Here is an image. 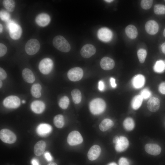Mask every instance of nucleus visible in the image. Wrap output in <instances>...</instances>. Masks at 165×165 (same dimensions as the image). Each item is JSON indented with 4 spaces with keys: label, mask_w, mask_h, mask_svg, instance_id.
Segmentation results:
<instances>
[{
    "label": "nucleus",
    "mask_w": 165,
    "mask_h": 165,
    "mask_svg": "<svg viewBox=\"0 0 165 165\" xmlns=\"http://www.w3.org/2000/svg\"><path fill=\"white\" fill-rule=\"evenodd\" d=\"M99 38L101 41L107 42L110 41L112 36V31L108 28H101L100 29L97 33Z\"/></svg>",
    "instance_id": "obj_11"
},
{
    "label": "nucleus",
    "mask_w": 165,
    "mask_h": 165,
    "mask_svg": "<svg viewBox=\"0 0 165 165\" xmlns=\"http://www.w3.org/2000/svg\"><path fill=\"white\" fill-rule=\"evenodd\" d=\"M7 74L5 71L2 68H0V80H4L6 77Z\"/></svg>",
    "instance_id": "obj_42"
},
{
    "label": "nucleus",
    "mask_w": 165,
    "mask_h": 165,
    "mask_svg": "<svg viewBox=\"0 0 165 165\" xmlns=\"http://www.w3.org/2000/svg\"><path fill=\"white\" fill-rule=\"evenodd\" d=\"M164 1H165V0Z\"/></svg>",
    "instance_id": "obj_56"
},
{
    "label": "nucleus",
    "mask_w": 165,
    "mask_h": 165,
    "mask_svg": "<svg viewBox=\"0 0 165 165\" xmlns=\"http://www.w3.org/2000/svg\"><path fill=\"white\" fill-rule=\"evenodd\" d=\"M119 137L117 136H116L114 137L113 140V142L114 144H116L117 143L119 139Z\"/></svg>",
    "instance_id": "obj_47"
},
{
    "label": "nucleus",
    "mask_w": 165,
    "mask_h": 165,
    "mask_svg": "<svg viewBox=\"0 0 165 165\" xmlns=\"http://www.w3.org/2000/svg\"><path fill=\"white\" fill-rule=\"evenodd\" d=\"M100 65L103 69L109 70L114 68L115 63L114 61L112 58L108 57H104L101 59Z\"/></svg>",
    "instance_id": "obj_18"
},
{
    "label": "nucleus",
    "mask_w": 165,
    "mask_h": 165,
    "mask_svg": "<svg viewBox=\"0 0 165 165\" xmlns=\"http://www.w3.org/2000/svg\"><path fill=\"white\" fill-rule=\"evenodd\" d=\"M153 1L152 0H142L141 2V7L144 9H148L152 6Z\"/></svg>",
    "instance_id": "obj_36"
},
{
    "label": "nucleus",
    "mask_w": 165,
    "mask_h": 165,
    "mask_svg": "<svg viewBox=\"0 0 165 165\" xmlns=\"http://www.w3.org/2000/svg\"><path fill=\"white\" fill-rule=\"evenodd\" d=\"M147 107L148 109L151 112L157 111L160 107L159 99L156 97H151L148 101Z\"/></svg>",
    "instance_id": "obj_19"
},
{
    "label": "nucleus",
    "mask_w": 165,
    "mask_h": 165,
    "mask_svg": "<svg viewBox=\"0 0 165 165\" xmlns=\"http://www.w3.org/2000/svg\"><path fill=\"white\" fill-rule=\"evenodd\" d=\"M140 95L143 99H146L151 97V93L148 89L145 88L141 91Z\"/></svg>",
    "instance_id": "obj_38"
},
{
    "label": "nucleus",
    "mask_w": 165,
    "mask_h": 165,
    "mask_svg": "<svg viewBox=\"0 0 165 165\" xmlns=\"http://www.w3.org/2000/svg\"><path fill=\"white\" fill-rule=\"evenodd\" d=\"M153 10L154 13L156 14H165V6L163 4H156L154 6Z\"/></svg>",
    "instance_id": "obj_34"
},
{
    "label": "nucleus",
    "mask_w": 165,
    "mask_h": 165,
    "mask_svg": "<svg viewBox=\"0 0 165 165\" xmlns=\"http://www.w3.org/2000/svg\"><path fill=\"white\" fill-rule=\"evenodd\" d=\"M1 19L3 21H8L10 17V14L8 12L5 10L2 9L0 12Z\"/></svg>",
    "instance_id": "obj_37"
},
{
    "label": "nucleus",
    "mask_w": 165,
    "mask_h": 165,
    "mask_svg": "<svg viewBox=\"0 0 165 165\" xmlns=\"http://www.w3.org/2000/svg\"><path fill=\"white\" fill-rule=\"evenodd\" d=\"M22 102L23 103H24L25 102V100H22Z\"/></svg>",
    "instance_id": "obj_55"
},
{
    "label": "nucleus",
    "mask_w": 165,
    "mask_h": 165,
    "mask_svg": "<svg viewBox=\"0 0 165 165\" xmlns=\"http://www.w3.org/2000/svg\"><path fill=\"white\" fill-rule=\"evenodd\" d=\"M67 142L71 146L81 144L83 141V138L80 134L77 131L71 132L67 138Z\"/></svg>",
    "instance_id": "obj_8"
},
{
    "label": "nucleus",
    "mask_w": 165,
    "mask_h": 165,
    "mask_svg": "<svg viewBox=\"0 0 165 165\" xmlns=\"http://www.w3.org/2000/svg\"><path fill=\"white\" fill-rule=\"evenodd\" d=\"M101 148L97 145L92 146L89 149L87 153V157L90 160H94L97 159L100 156Z\"/></svg>",
    "instance_id": "obj_17"
},
{
    "label": "nucleus",
    "mask_w": 165,
    "mask_h": 165,
    "mask_svg": "<svg viewBox=\"0 0 165 165\" xmlns=\"http://www.w3.org/2000/svg\"><path fill=\"white\" fill-rule=\"evenodd\" d=\"M0 138L4 142L9 144L14 143L16 139L15 134L7 129H2L0 130Z\"/></svg>",
    "instance_id": "obj_5"
},
{
    "label": "nucleus",
    "mask_w": 165,
    "mask_h": 165,
    "mask_svg": "<svg viewBox=\"0 0 165 165\" xmlns=\"http://www.w3.org/2000/svg\"><path fill=\"white\" fill-rule=\"evenodd\" d=\"M3 5L8 12L13 11L15 7V2L13 0H5L3 1Z\"/></svg>",
    "instance_id": "obj_32"
},
{
    "label": "nucleus",
    "mask_w": 165,
    "mask_h": 165,
    "mask_svg": "<svg viewBox=\"0 0 165 165\" xmlns=\"http://www.w3.org/2000/svg\"><path fill=\"white\" fill-rule=\"evenodd\" d=\"M41 85L39 83H35L32 86L31 89V93L32 96L36 98H39L41 96Z\"/></svg>",
    "instance_id": "obj_27"
},
{
    "label": "nucleus",
    "mask_w": 165,
    "mask_h": 165,
    "mask_svg": "<svg viewBox=\"0 0 165 165\" xmlns=\"http://www.w3.org/2000/svg\"><path fill=\"white\" fill-rule=\"evenodd\" d=\"M119 165H129V163L126 158L123 157L120 158L119 161Z\"/></svg>",
    "instance_id": "obj_40"
},
{
    "label": "nucleus",
    "mask_w": 165,
    "mask_h": 165,
    "mask_svg": "<svg viewBox=\"0 0 165 165\" xmlns=\"http://www.w3.org/2000/svg\"><path fill=\"white\" fill-rule=\"evenodd\" d=\"M53 66V61L48 58H44L40 62L38 68L40 72L44 74H47L51 71Z\"/></svg>",
    "instance_id": "obj_6"
},
{
    "label": "nucleus",
    "mask_w": 165,
    "mask_h": 165,
    "mask_svg": "<svg viewBox=\"0 0 165 165\" xmlns=\"http://www.w3.org/2000/svg\"><path fill=\"white\" fill-rule=\"evenodd\" d=\"M123 127L127 130L131 131L134 128V122L133 119L130 117H127L124 120L123 122Z\"/></svg>",
    "instance_id": "obj_30"
},
{
    "label": "nucleus",
    "mask_w": 165,
    "mask_h": 165,
    "mask_svg": "<svg viewBox=\"0 0 165 165\" xmlns=\"http://www.w3.org/2000/svg\"><path fill=\"white\" fill-rule=\"evenodd\" d=\"M72 100L75 104H78L81 101L82 94L80 91L77 89L73 90L71 92Z\"/></svg>",
    "instance_id": "obj_28"
},
{
    "label": "nucleus",
    "mask_w": 165,
    "mask_h": 165,
    "mask_svg": "<svg viewBox=\"0 0 165 165\" xmlns=\"http://www.w3.org/2000/svg\"><path fill=\"white\" fill-rule=\"evenodd\" d=\"M153 69L155 72L158 73H161L165 70V62L162 60L157 61L155 64Z\"/></svg>",
    "instance_id": "obj_29"
},
{
    "label": "nucleus",
    "mask_w": 165,
    "mask_h": 165,
    "mask_svg": "<svg viewBox=\"0 0 165 165\" xmlns=\"http://www.w3.org/2000/svg\"><path fill=\"white\" fill-rule=\"evenodd\" d=\"M159 90L162 94H165V82L160 83L159 86Z\"/></svg>",
    "instance_id": "obj_41"
},
{
    "label": "nucleus",
    "mask_w": 165,
    "mask_h": 165,
    "mask_svg": "<svg viewBox=\"0 0 165 165\" xmlns=\"http://www.w3.org/2000/svg\"><path fill=\"white\" fill-rule=\"evenodd\" d=\"M114 125L113 122L109 119H103L99 125V128L100 130L104 132L112 127Z\"/></svg>",
    "instance_id": "obj_25"
},
{
    "label": "nucleus",
    "mask_w": 165,
    "mask_h": 165,
    "mask_svg": "<svg viewBox=\"0 0 165 165\" xmlns=\"http://www.w3.org/2000/svg\"><path fill=\"white\" fill-rule=\"evenodd\" d=\"M35 21L39 26L44 27L49 24L50 21V18L47 14L42 13L39 14L36 17Z\"/></svg>",
    "instance_id": "obj_15"
},
{
    "label": "nucleus",
    "mask_w": 165,
    "mask_h": 165,
    "mask_svg": "<svg viewBox=\"0 0 165 165\" xmlns=\"http://www.w3.org/2000/svg\"><path fill=\"white\" fill-rule=\"evenodd\" d=\"M105 2H113V1H114V0H105Z\"/></svg>",
    "instance_id": "obj_52"
},
{
    "label": "nucleus",
    "mask_w": 165,
    "mask_h": 165,
    "mask_svg": "<svg viewBox=\"0 0 165 165\" xmlns=\"http://www.w3.org/2000/svg\"><path fill=\"white\" fill-rule=\"evenodd\" d=\"M22 75L26 82L31 83L35 80V76L31 71L28 68H24L22 71Z\"/></svg>",
    "instance_id": "obj_22"
},
{
    "label": "nucleus",
    "mask_w": 165,
    "mask_h": 165,
    "mask_svg": "<svg viewBox=\"0 0 165 165\" xmlns=\"http://www.w3.org/2000/svg\"><path fill=\"white\" fill-rule=\"evenodd\" d=\"M163 36L165 37V28L163 31Z\"/></svg>",
    "instance_id": "obj_54"
},
{
    "label": "nucleus",
    "mask_w": 165,
    "mask_h": 165,
    "mask_svg": "<svg viewBox=\"0 0 165 165\" xmlns=\"http://www.w3.org/2000/svg\"><path fill=\"white\" fill-rule=\"evenodd\" d=\"M106 107L105 101L100 98H95L92 100L89 105L90 112L95 115L102 113L105 111Z\"/></svg>",
    "instance_id": "obj_1"
},
{
    "label": "nucleus",
    "mask_w": 165,
    "mask_h": 165,
    "mask_svg": "<svg viewBox=\"0 0 165 165\" xmlns=\"http://www.w3.org/2000/svg\"><path fill=\"white\" fill-rule=\"evenodd\" d=\"M7 26L9 30L10 36L12 39L16 40L20 38L22 30L19 25L13 21L9 20L7 21Z\"/></svg>",
    "instance_id": "obj_3"
},
{
    "label": "nucleus",
    "mask_w": 165,
    "mask_h": 165,
    "mask_svg": "<svg viewBox=\"0 0 165 165\" xmlns=\"http://www.w3.org/2000/svg\"><path fill=\"white\" fill-rule=\"evenodd\" d=\"M110 82L111 86L113 88H115L116 86V84L115 83V79L113 78H110Z\"/></svg>",
    "instance_id": "obj_45"
},
{
    "label": "nucleus",
    "mask_w": 165,
    "mask_h": 165,
    "mask_svg": "<svg viewBox=\"0 0 165 165\" xmlns=\"http://www.w3.org/2000/svg\"><path fill=\"white\" fill-rule=\"evenodd\" d=\"M44 156L45 158L47 161H50L52 160V157L49 152H46L44 154Z\"/></svg>",
    "instance_id": "obj_44"
},
{
    "label": "nucleus",
    "mask_w": 165,
    "mask_h": 165,
    "mask_svg": "<svg viewBox=\"0 0 165 165\" xmlns=\"http://www.w3.org/2000/svg\"><path fill=\"white\" fill-rule=\"evenodd\" d=\"M47 165H57V164L55 162H51L48 163Z\"/></svg>",
    "instance_id": "obj_49"
},
{
    "label": "nucleus",
    "mask_w": 165,
    "mask_h": 165,
    "mask_svg": "<svg viewBox=\"0 0 165 165\" xmlns=\"http://www.w3.org/2000/svg\"><path fill=\"white\" fill-rule=\"evenodd\" d=\"M40 48V44L39 41L35 39H31L26 43L25 47L26 53L30 55L36 53Z\"/></svg>",
    "instance_id": "obj_4"
},
{
    "label": "nucleus",
    "mask_w": 165,
    "mask_h": 165,
    "mask_svg": "<svg viewBox=\"0 0 165 165\" xmlns=\"http://www.w3.org/2000/svg\"><path fill=\"white\" fill-rule=\"evenodd\" d=\"M69 103L68 98L66 96H64L60 99L58 104L60 107L62 109H66L68 108Z\"/></svg>",
    "instance_id": "obj_33"
},
{
    "label": "nucleus",
    "mask_w": 165,
    "mask_h": 165,
    "mask_svg": "<svg viewBox=\"0 0 165 165\" xmlns=\"http://www.w3.org/2000/svg\"><path fill=\"white\" fill-rule=\"evenodd\" d=\"M46 144L45 141H40L37 142L35 145L34 152L35 155L39 156L42 155L45 151Z\"/></svg>",
    "instance_id": "obj_23"
},
{
    "label": "nucleus",
    "mask_w": 165,
    "mask_h": 165,
    "mask_svg": "<svg viewBox=\"0 0 165 165\" xmlns=\"http://www.w3.org/2000/svg\"><path fill=\"white\" fill-rule=\"evenodd\" d=\"M145 81L144 76L142 75L138 74L135 76L133 78L132 83L134 88L139 89L143 86Z\"/></svg>",
    "instance_id": "obj_21"
},
{
    "label": "nucleus",
    "mask_w": 165,
    "mask_h": 165,
    "mask_svg": "<svg viewBox=\"0 0 165 165\" xmlns=\"http://www.w3.org/2000/svg\"><path fill=\"white\" fill-rule=\"evenodd\" d=\"M96 52V49L93 45L88 44L84 45L81 48L80 54L82 57L88 58L94 55Z\"/></svg>",
    "instance_id": "obj_10"
},
{
    "label": "nucleus",
    "mask_w": 165,
    "mask_h": 165,
    "mask_svg": "<svg viewBox=\"0 0 165 165\" xmlns=\"http://www.w3.org/2000/svg\"><path fill=\"white\" fill-rule=\"evenodd\" d=\"M147 53L146 50L143 49H141L137 52V56L140 62L141 63H144L145 61Z\"/></svg>",
    "instance_id": "obj_35"
},
{
    "label": "nucleus",
    "mask_w": 165,
    "mask_h": 165,
    "mask_svg": "<svg viewBox=\"0 0 165 165\" xmlns=\"http://www.w3.org/2000/svg\"><path fill=\"white\" fill-rule=\"evenodd\" d=\"M145 28L146 31L148 34L154 35L157 33L159 29L157 23L154 20H149L145 24Z\"/></svg>",
    "instance_id": "obj_14"
},
{
    "label": "nucleus",
    "mask_w": 165,
    "mask_h": 165,
    "mask_svg": "<svg viewBox=\"0 0 165 165\" xmlns=\"http://www.w3.org/2000/svg\"><path fill=\"white\" fill-rule=\"evenodd\" d=\"M2 29H3L2 26V25L1 24H0V33H1V32H2Z\"/></svg>",
    "instance_id": "obj_51"
},
{
    "label": "nucleus",
    "mask_w": 165,
    "mask_h": 165,
    "mask_svg": "<svg viewBox=\"0 0 165 165\" xmlns=\"http://www.w3.org/2000/svg\"><path fill=\"white\" fill-rule=\"evenodd\" d=\"M2 81H1V80H0V88H1V87H2Z\"/></svg>",
    "instance_id": "obj_53"
},
{
    "label": "nucleus",
    "mask_w": 165,
    "mask_h": 165,
    "mask_svg": "<svg viewBox=\"0 0 165 165\" xmlns=\"http://www.w3.org/2000/svg\"><path fill=\"white\" fill-rule=\"evenodd\" d=\"M31 108L34 112L37 114H40L44 111L45 105L44 103L41 101H35L31 103Z\"/></svg>",
    "instance_id": "obj_20"
},
{
    "label": "nucleus",
    "mask_w": 165,
    "mask_h": 165,
    "mask_svg": "<svg viewBox=\"0 0 165 165\" xmlns=\"http://www.w3.org/2000/svg\"><path fill=\"white\" fill-rule=\"evenodd\" d=\"M108 165H117L116 163L115 162H112L109 164H108Z\"/></svg>",
    "instance_id": "obj_50"
},
{
    "label": "nucleus",
    "mask_w": 165,
    "mask_h": 165,
    "mask_svg": "<svg viewBox=\"0 0 165 165\" xmlns=\"http://www.w3.org/2000/svg\"><path fill=\"white\" fill-rule=\"evenodd\" d=\"M53 121L55 126L58 128H62L64 125V117L61 115L56 116L54 118Z\"/></svg>",
    "instance_id": "obj_31"
},
{
    "label": "nucleus",
    "mask_w": 165,
    "mask_h": 165,
    "mask_svg": "<svg viewBox=\"0 0 165 165\" xmlns=\"http://www.w3.org/2000/svg\"><path fill=\"white\" fill-rule=\"evenodd\" d=\"M129 145L128 139L124 136H121L119 137L117 142L115 144V148L117 152H122L127 148Z\"/></svg>",
    "instance_id": "obj_13"
},
{
    "label": "nucleus",
    "mask_w": 165,
    "mask_h": 165,
    "mask_svg": "<svg viewBox=\"0 0 165 165\" xmlns=\"http://www.w3.org/2000/svg\"><path fill=\"white\" fill-rule=\"evenodd\" d=\"M52 130V127L49 124L42 123L38 126L36 131L38 134L39 136L45 137L50 133Z\"/></svg>",
    "instance_id": "obj_12"
},
{
    "label": "nucleus",
    "mask_w": 165,
    "mask_h": 165,
    "mask_svg": "<svg viewBox=\"0 0 165 165\" xmlns=\"http://www.w3.org/2000/svg\"><path fill=\"white\" fill-rule=\"evenodd\" d=\"M143 100V98L140 95L135 96L131 101V105L132 108L135 110L138 109L141 106Z\"/></svg>",
    "instance_id": "obj_26"
},
{
    "label": "nucleus",
    "mask_w": 165,
    "mask_h": 165,
    "mask_svg": "<svg viewBox=\"0 0 165 165\" xmlns=\"http://www.w3.org/2000/svg\"><path fill=\"white\" fill-rule=\"evenodd\" d=\"M4 106L9 108H16L18 107L20 104L19 98L16 96L11 95L6 98L3 102Z\"/></svg>",
    "instance_id": "obj_7"
},
{
    "label": "nucleus",
    "mask_w": 165,
    "mask_h": 165,
    "mask_svg": "<svg viewBox=\"0 0 165 165\" xmlns=\"http://www.w3.org/2000/svg\"><path fill=\"white\" fill-rule=\"evenodd\" d=\"M7 48L6 46L2 43H0V57L4 56L6 53Z\"/></svg>",
    "instance_id": "obj_39"
},
{
    "label": "nucleus",
    "mask_w": 165,
    "mask_h": 165,
    "mask_svg": "<svg viewBox=\"0 0 165 165\" xmlns=\"http://www.w3.org/2000/svg\"><path fill=\"white\" fill-rule=\"evenodd\" d=\"M53 43L54 47L61 51L66 53L70 50L71 46L69 43L61 35L55 37L53 39Z\"/></svg>",
    "instance_id": "obj_2"
},
{
    "label": "nucleus",
    "mask_w": 165,
    "mask_h": 165,
    "mask_svg": "<svg viewBox=\"0 0 165 165\" xmlns=\"http://www.w3.org/2000/svg\"><path fill=\"white\" fill-rule=\"evenodd\" d=\"M145 149L147 153L154 156L159 155L161 151V148L159 145L152 143L146 144L145 146Z\"/></svg>",
    "instance_id": "obj_16"
},
{
    "label": "nucleus",
    "mask_w": 165,
    "mask_h": 165,
    "mask_svg": "<svg viewBox=\"0 0 165 165\" xmlns=\"http://www.w3.org/2000/svg\"><path fill=\"white\" fill-rule=\"evenodd\" d=\"M161 48L162 52L165 54V42L162 44L161 46Z\"/></svg>",
    "instance_id": "obj_48"
},
{
    "label": "nucleus",
    "mask_w": 165,
    "mask_h": 165,
    "mask_svg": "<svg viewBox=\"0 0 165 165\" xmlns=\"http://www.w3.org/2000/svg\"><path fill=\"white\" fill-rule=\"evenodd\" d=\"M83 74V70L81 68L76 67L70 69L68 72L67 76L70 80L76 82L81 79Z\"/></svg>",
    "instance_id": "obj_9"
},
{
    "label": "nucleus",
    "mask_w": 165,
    "mask_h": 165,
    "mask_svg": "<svg viewBox=\"0 0 165 165\" xmlns=\"http://www.w3.org/2000/svg\"><path fill=\"white\" fill-rule=\"evenodd\" d=\"M105 84L102 80L99 81L98 83V88L100 91H103L105 89Z\"/></svg>",
    "instance_id": "obj_43"
},
{
    "label": "nucleus",
    "mask_w": 165,
    "mask_h": 165,
    "mask_svg": "<svg viewBox=\"0 0 165 165\" xmlns=\"http://www.w3.org/2000/svg\"><path fill=\"white\" fill-rule=\"evenodd\" d=\"M125 32L127 36L132 39L136 38L138 35V31L136 28L131 24L126 27L125 29Z\"/></svg>",
    "instance_id": "obj_24"
},
{
    "label": "nucleus",
    "mask_w": 165,
    "mask_h": 165,
    "mask_svg": "<svg viewBox=\"0 0 165 165\" xmlns=\"http://www.w3.org/2000/svg\"><path fill=\"white\" fill-rule=\"evenodd\" d=\"M31 163L32 165H40L38 160L36 158L32 159L31 161Z\"/></svg>",
    "instance_id": "obj_46"
}]
</instances>
